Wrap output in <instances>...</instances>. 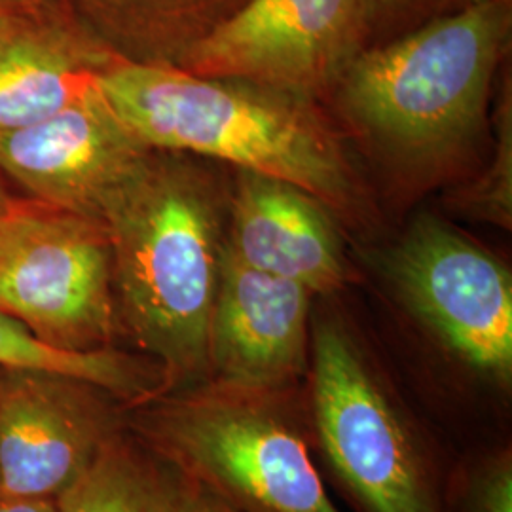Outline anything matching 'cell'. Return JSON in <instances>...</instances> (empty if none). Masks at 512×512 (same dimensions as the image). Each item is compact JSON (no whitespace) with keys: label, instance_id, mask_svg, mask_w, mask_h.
<instances>
[{"label":"cell","instance_id":"6da1fadb","mask_svg":"<svg viewBox=\"0 0 512 512\" xmlns=\"http://www.w3.org/2000/svg\"><path fill=\"white\" fill-rule=\"evenodd\" d=\"M230 198L202 158L152 148L103 207L118 332L160 365L164 393L209 382Z\"/></svg>","mask_w":512,"mask_h":512},{"label":"cell","instance_id":"7a4b0ae2","mask_svg":"<svg viewBox=\"0 0 512 512\" xmlns=\"http://www.w3.org/2000/svg\"><path fill=\"white\" fill-rule=\"evenodd\" d=\"M99 90L145 145L293 184L349 226L372 202L348 147L315 101L230 78L116 59Z\"/></svg>","mask_w":512,"mask_h":512},{"label":"cell","instance_id":"3957f363","mask_svg":"<svg viewBox=\"0 0 512 512\" xmlns=\"http://www.w3.org/2000/svg\"><path fill=\"white\" fill-rule=\"evenodd\" d=\"M512 35V0H486L366 48L336 84L349 126L382 164L435 177L482 128Z\"/></svg>","mask_w":512,"mask_h":512},{"label":"cell","instance_id":"277c9868","mask_svg":"<svg viewBox=\"0 0 512 512\" xmlns=\"http://www.w3.org/2000/svg\"><path fill=\"white\" fill-rule=\"evenodd\" d=\"M298 389L205 382L126 408L135 439L238 512H342L311 456Z\"/></svg>","mask_w":512,"mask_h":512},{"label":"cell","instance_id":"5b68a950","mask_svg":"<svg viewBox=\"0 0 512 512\" xmlns=\"http://www.w3.org/2000/svg\"><path fill=\"white\" fill-rule=\"evenodd\" d=\"M304 412L357 511L448 512L452 469L437 442L338 315H311Z\"/></svg>","mask_w":512,"mask_h":512},{"label":"cell","instance_id":"8992f818","mask_svg":"<svg viewBox=\"0 0 512 512\" xmlns=\"http://www.w3.org/2000/svg\"><path fill=\"white\" fill-rule=\"evenodd\" d=\"M0 315L48 348H118L103 220L14 200L0 215Z\"/></svg>","mask_w":512,"mask_h":512},{"label":"cell","instance_id":"52a82bcc","mask_svg":"<svg viewBox=\"0 0 512 512\" xmlns=\"http://www.w3.org/2000/svg\"><path fill=\"white\" fill-rule=\"evenodd\" d=\"M404 306L454 363L490 391L512 385V277L488 251L421 217L384 260Z\"/></svg>","mask_w":512,"mask_h":512},{"label":"cell","instance_id":"ba28073f","mask_svg":"<svg viewBox=\"0 0 512 512\" xmlns=\"http://www.w3.org/2000/svg\"><path fill=\"white\" fill-rule=\"evenodd\" d=\"M363 50V0H249L177 69L317 103Z\"/></svg>","mask_w":512,"mask_h":512},{"label":"cell","instance_id":"9c48e42d","mask_svg":"<svg viewBox=\"0 0 512 512\" xmlns=\"http://www.w3.org/2000/svg\"><path fill=\"white\" fill-rule=\"evenodd\" d=\"M107 389L44 368L2 366L0 497L57 499L124 429Z\"/></svg>","mask_w":512,"mask_h":512},{"label":"cell","instance_id":"30bf717a","mask_svg":"<svg viewBox=\"0 0 512 512\" xmlns=\"http://www.w3.org/2000/svg\"><path fill=\"white\" fill-rule=\"evenodd\" d=\"M150 150L97 90L33 126L0 131V173L29 200L101 219Z\"/></svg>","mask_w":512,"mask_h":512},{"label":"cell","instance_id":"8fae6325","mask_svg":"<svg viewBox=\"0 0 512 512\" xmlns=\"http://www.w3.org/2000/svg\"><path fill=\"white\" fill-rule=\"evenodd\" d=\"M313 298L294 281L243 264L226 247L209 330V382L296 391L310 366Z\"/></svg>","mask_w":512,"mask_h":512},{"label":"cell","instance_id":"7c38bea8","mask_svg":"<svg viewBox=\"0 0 512 512\" xmlns=\"http://www.w3.org/2000/svg\"><path fill=\"white\" fill-rule=\"evenodd\" d=\"M334 220L323 203L293 184L239 171L226 247L258 272L327 296L349 277Z\"/></svg>","mask_w":512,"mask_h":512},{"label":"cell","instance_id":"4fadbf2b","mask_svg":"<svg viewBox=\"0 0 512 512\" xmlns=\"http://www.w3.org/2000/svg\"><path fill=\"white\" fill-rule=\"evenodd\" d=\"M116 59L71 10L14 16L0 31V131L33 126L97 92Z\"/></svg>","mask_w":512,"mask_h":512},{"label":"cell","instance_id":"5bb4252c","mask_svg":"<svg viewBox=\"0 0 512 512\" xmlns=\"http://www.w3.org/2000/svg\"><path fill=\"white\" fill-rule=\"evenodd\" d=\"M249 0H69L80 25L129 63L177 67Z\"/></svg>","mask_w":512,"mask_h":512},{"label":"cell","instance_id":"9a60e30c","mask_svg":"<svg viewBox=\"0 0 512 512\" xmlns=\"http://www.w3.org/2000/svg\"><path fill=\"white\" fill-rule=\"evenodd\" d=\"M179 482L181 473L124 425L55 503L57 512H171Z\"/></svg>","mask_w":512,"mask_h":512},{"label":"cell","instance_id":"2e32d148","mask_svg":"<svg viewBox=\"0 0 512 512\" xmlns=\"http://www.w3.org/2000/svg\"><path fill=\"white\" fill-rule=\"evenodd\" d=\"M0 366L44 368L71 374L107 389L126 408L147 403L164 393V372L141 353L120 348L67 353L48 348L19 325L0 315Z\"/></svg>","mask_w":512,"mask_h":512},{"label":"cell","instance_id":"e0dca14e","mask_svg":"<svg viewBox=\"0 0 512 512\" xmlns=\"http://www.w3.org/2000/svg\"><path fill=\"white\" fill-rule=\"evenodd\" d=\"M448 512H512V452L509 444L467 454L452 467Z\"/></svg>","mask_w":512,"mask_h":512},{"label":"cell","instance_id":"ac0fdd59","mask_svg":"<svg viewBox=\"0 0 512 512\" xmlns=\"http://www.w3.org/2000/svg\"><path fill=\"white\" fill-rule=\"evenodd\" d=\"M512 116L511 95L501 103L499 112V137L495 160L482 179L467 186L458 203L461 209L475 213L486 222L511 226L512 219Z\"/></svg>","mask_w":512,"mask_h":512},{"label":"cell","instance_id":"d6986e66","mask_svg":"<svg viewBox=\"0 0 512 512\" xmlns=\"http://www.w3.org/2000/svg\"><path fill=\"white\" fill-rule=\"evenodd\" d=\"M482 2L486 0H363L365 50Z\"/></svg>","mask_w":512,"mask_h":512},{"label":"cell","instance_id":"ffe728a7","mask_svg":"<svg viewBox=\"0 0 512 512\" xmlns=\"http://www.w3.org/2000/svg\"><path fill=\"white\" fill-rule=\"evenodd\" d=\"M171 512H238L200 482L181 475L179 492Z\"/></svg>","mask_w":512,"mask_h":512},{"label":"cell","instance_id":"44dd1931","mask_svg":"<svg viewBox=\"0 0 512 512\" xmlns=\"http://www.w3.org/2000/svg\"><path fill=\"white\" fill-rule=\"evenodd\" d=\"M0 512H57L55 499L0 497Z\"/></svg>","mask_w":512,"mask_h":512},{"label":"cell","instance_id":"7402d4cb","mask_svg":"<svg viewBox=\"0 0 512 512\" xmlns=\"http://www.w3.org/2000/svg\"><path fill=\"white\" fill-rule=\"evenodd\" d=\"M21 14H57L69 12V0H6Z\"/></svg>","mask_w":512,"mask_h":512},{"label":"cell","instance_id":"603a6c76","mask_svg":"<svg viewBox=\"0 0 512 512\" xmlns=\"http://www.w3.org/2000/svg\"><path fill=\"white\" fill-rule=\"evenodd\" d=\"M18 14H21V12H18L14 6H10L6 0H0V31Z\"/></svg>","mask_w":512,"mask_h":512},{"label":"cell","instance_id":"cb8c5ba5","mask_svg":"<svg viewBox=\"0 0 512 512\" xmlns=\"http://www.w3.org/2000/svg\"><path fill=\"white\" fill-rule=\"evenodd\" d=\"M2 177H4V175L0 173V215H2V213H4L12 203H14V200H16V198H12V196H10V192L6 190V184H4V179H2Z\"/></svg>","mask_w":512,"mask_h":512},{"label":"cell","instance_id":"d4e9b609","mask_svg":"<svg viewBox=\"0 0 512 512\" xmlns=\"http://www.w3.org/2000/svg\"><path fill=\"white\" fill-rule=\"evenodd\" d=\"M0 376H2V366H0Z\"/></svg>","mask_w":512,"mask_h":512}]
</instances>
